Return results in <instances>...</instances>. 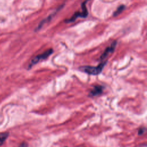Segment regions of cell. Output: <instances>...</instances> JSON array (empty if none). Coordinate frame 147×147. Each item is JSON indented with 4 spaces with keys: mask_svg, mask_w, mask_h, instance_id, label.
I'll return each instance as SVG.
<instances>
[{
    "mask_svg": "<svg viewBox=\"0 0 147 147\" xmlns=\"http://www.w3.org/2000/svg\"><path fill=\"white\" fill-rule=\"evenodd\" d=\"M106 63H101L96 67L93 66H82L79 68V69L87 74L92 75H98L102 71L104 66L105 65Z\"/></svg>",
    "mask_w": 147,
    "mask_h": 147,
    "instance_id": "cell-1",
    "label": "cell"
},
{
    "mask_svg": "<svg viewBox=\"0 0 147 147\" xmlns=\"http://www.w3.org/2000/svg\"><path fill=\"white\" fill-rule=\"evenodd\" d=\"M53 51L52 49H49L47 51H46L45 52H44L43 53L40 54V55L34 57L30 60L29 64L28 65V68L29 69L32 66L36 64L37 63H38L39 61L46 59L49 56H50L53 53Z\"/></svg>",
    "mask_w": 147,
    "mask_h": 147,
    "instance_id": "cell-2",
    "label": "cell"
},
{
    "mask_svg": "<svg viewBox=\"0 0 147 147\" xmlns=\"http://www.w3.org/2000/svg\"><path fill=\"white\" fill-rule=\"evenodd\" d=\"M86 1H84L82 3V12H76L75 13L73 16L72 17L68 19V20H65V22H67V23H69V22H73V21H75V20L78 18V17H86L88 15V11H87V9L86 7Z\"/></svg>",
    "mask_w": 147,
    "mask_h": 147,
    "instance_id": "cell-3",
    "label": "cell"
},
{
    "mask_svg": "<svg viewBox=\"0 0 147 147\" xmlns=\"http://www.w3.org/2000/svg\"><path fill=\"white\" fill-rule=\"evenodd\" d=\"M116 46V41H114L110 47H108L107 48H106L102 55L100 56V60H104L106 59L110 53H113L115 49Z\"/></svg>",
    "mask_w": 147,
    "mask_h": 147,
    "instance_id": "cell-4",
    "label": "cell"
},
{
    "mask_svg": "<svg viewBox=\"0 0 147 147\" xmlns=\"http://www.w3.org/2000/svg\"><path fill=\"white\" fill-rule=\"evenodd\" d=\"M103 91V87L99 85L94 86V88L90 91L89 95L91 96H95L100 94Z\"/></svg>",
    "mask_w": 147,
    "mask_h": 147,
    "instance_id": "cell-5",
    "label": "cell"
},
{
    "mask_svg": "<svg viewBox=\"0 0 147 147\" xmlns=\"http://www.w3.org/2000/svg\"><path fill=\"white\" fill-rule=\"evenodd\" d=\"M125 6H124V5H121V6H119L118 8H117V9L114 11V14H113V16H118L120 13H121V12L125 9Z\"/></svg>",
    "mask_w": 147,
    "mask_h": 147,
    "instance_id": "cell-6",
    "label": "cell"
},
{
    "mask_svg": "<svg viewBox=\"0 0 147 147\" xmlns=\"http://www.w3.org/2000/svg\"><path fill=\"white\" fill-rule=\"evenodd\" d=\"M8 137V133H2L0 134V146L5 141Z\"/></svg>",
    "mask_w": 147,
    "mask_h": 147,
    "instance_id": "cell-7",
    "label": "cell"
},
{
    "mask_svg": "<svg viewBox=\"0 0 147 147\" xmlns=\"http://www.w3.org/2000/svg\"><path fill=\"white\" fill-rule=\"evenodd\" d=\"M145 130H146V129H145V127L141 128V129H139L138 133V134H139V135H141V134H144V133H145Z\"/></svg>",
    "mask_w": 147,
    "mask_h": 147,
    "instance_id": "cell-8",
    "label": "cell"
},
{
    "mask_svg": "<svg viewBox=\"0 0 147 147\" xmlns=\"http://www.w3.org/2000/svg\"><path fill=\"white\" fill-rule=\"evenodd\" d=\"M19 147H28V144L25 142H22L20 146Z\"/></svg>",
    "mask_w": 147,
    "mask_h": 147,
    "instance_id": "cell-9",
    "label": "cell"
}]
</instances>
